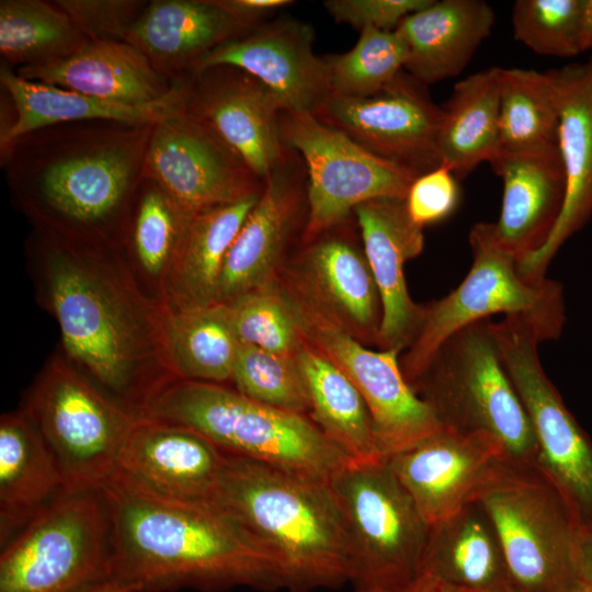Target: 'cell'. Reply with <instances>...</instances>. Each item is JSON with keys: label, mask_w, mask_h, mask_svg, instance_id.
I'll return each instance as SVG.
<instances>
[{"label": "cell", "mask_w": 592, "mask_h": 592, "mask_svg": "<svg viewBox=\"0 0 592 592\" xmlns=\"http://www.w3.org/2000/svg\"><path fill=\"white\" fill-rule=\"evenodd\" d=\"M153 125L57 124L0 147L1 168L46 235L107 244L124 235Z\"/></svg>", "instance_id": "6da1fadb"}, {"label": "cell", "mask_w": 592, "mask_h": 592, "mask_svg": "<svg viewBox=\"0 0 592 592\" xmlns=\"http://www.w3.org/2000/svg\"><path fill=\"white\" fill-rule=\"evenodd\" d=\"M100 489L115 577L135 592L283 590L271 557L215 503L164 499L115 471Z\"/></svg>", "instance_id": "7a4b0ae2"}, {"label": "cell", "mask_w": 592, "mask_h": 592, "mask_svg": "<svg viewBox=\"0 0 592 592\" xmlns=\"http://www.w3.org/2000/svg\"><path fill=\"white\" fill-rule=\"evenodd\" d=\"M225 453L212 502L271 557L287 592L352 579L345 524L328 481Z\"/></svg>", "instance_id": "3957f363"}, {"label": "cell", "mask_w": 592, "mask_h": 592, "mask_svg": "<svg viewBox=\"0 0 592 592\" xmlns=\"http://www.w3.org/2000/svg\"><path fill=\"white\" fill-rule=\"evenodd\" d=\"M44 241L49 297L65 349L139 415L156 389L140 373L146 346L136 310L96 269L90 244L49 235Z\"/></svg>", "instance_id": "277c9868"}, {"label": "cell", "mask_w": 592, "mask_h": 592, "mask_svg": "<svg viewBox=\"0 0 592 592\" xmlns=\"http://www.w3.org/2000/svg\"><path fill=\"white\" fill-rule=\"evenodd\" d=\"M140 415L189 428L226 453L323 481L350 462L309 417L221 384L170 380Z\"/></svg>", "instance_id": "5b68a950"}, {"label": "cell", "mask_w": 592, "mask_h": 592, "mask_svg": "<svg viewBox=\"0 0 592 592\" xmlns=\"http://www.w3.org/2000/svg\"><path fill=\"white\" fill-rule=\"evenodd\" d=\"M411 388L443 428L487 436L508 462L537 466L532 424L501 360L490 319L453 333Z\"/></svg>", "instance_id": "8992f818"}, {"label": "cell", "mask_w": 592, "mask_h": 592, "mask_svg": "<svg viewBox=\"0 0 592 592\" xmlns=\"http://www.w3.org/2000/svg\"><path fill=\"white\" fill-rule=\"evenodd\" d=\"M471 266L449 294L424 306L419 331L400 357L411 386L439 348L456 331L496 314L519 316L540 342L560 338L565 321L563 288L554 280L531 281L498 240L493 223H477L469 232Z\"/></svg>", "instance_id": "52a82bcc"}, {"label": "cell", "mask_w": 592, "mask_h": 592, "mask_svg": "<svg viewBox=\"0 0 592 592\" xmlns=\"http://www.w3.org/2000/svg\"><path fill=\"white\" fill-rule=\"evenodd\" d=\"M113 579L101 489L64 491L1 548L0 592H84Z\"/></svg>", "instance_id": "ba28073f"}, {"label": "cell", "mask_w": 592, "mask_h": 592, "mask_svg": "<svg viewBox=\"0 0 592 592\" xmlns=\"http://www.w3.org/2000/svg\"><path fill=\"white\" fill-rule=\"evenodd\" d=\"M474 502L496 531L517 592H554L578 577L573 563L578 524L537 466L500 460Z\"/></svg>", "instance_id": "9c48e42d"}, {"label": "cell", "mask_w": 592, "mask_h": 592, "mask_svg": "<svg viewBox=\"0 0 592 592\" xmlns=\"http://www.w3.org/2000/svg\"><path fill=\"white\" fill-rule=\"evenodd\" d=\"M328 483L345 524L354 588L401 592L420 573L430 525L387 459L349 462Z\"/></svg>", "instance_id": "30bf717a"}, {"label": "cell", "mask_w": 592, "mask_h": 592, "mask_svg": "<svg viewBox=\"0 0 592 592\" xmlns=\"http://www.w3.org/2000/svg\"><path fill=\"white\" fill-rule=\"evenodd\" d=\"M23 412L50 452L68 492L102 487L115 471L138 418L59 362L39 377Z\"/></svg>", "instance_id": "8fae6325"}, {"label": "cell", "mask_w": 592, "mask_h": 592, "mask_svg": "<svg viewBox=\"0 0 592 592\" xmlns=\"http://www.w3.org/2000/svg\"><path fill=\"white\" fill-rule=\"evenodd\" d=\"M503 365L528 415L537 467L556 487L578 526L592 527V442L546 375L537 334L525 319L492 321Z\"/></svg>", "instance_id": "7c38bea8"}, {"label": "cell", "mask_w": 592, "mask_h": 592, "mask_svg": "<svg viewBox=\"0 0 592 592\" xmlns=\"http://www.w3.org/2000/svg\"><path fill=\"white\" fill-rule=\"evenodd\" d=\"M284 145L303 159L307 172V243L345 221L358 205L380 197L406 198L412 171L363 148L310 113L281 111Z\"/></svg>", "instance_id": "4fadbf2b"}, {"label": "cell", "mask_w": 592, "mask_h": 592, "mask_svg": "<svg viewBox=\"0 0 592 592\" xmlns=\"http://www.w3.org/2000/svg\"><path fill=\"white\" fill-rule=\"evenodd\" d=\"M286 297L306 340L334 363L362 395L383 457L401 452L443 428L405 378L400 350H372L310 308Z\"/></svg>", "instance_id": "5bb4252c"}, {"label": "cell", "mask_w": 592, "mask_h": 592, "mask_svg": "<svg viewBox=\"0 0 592 592\" xmlns=\"http://www.w3.org/2000/svg\"><path fill=\"white\" fill-rule=\"evenodd\" d=\"M144 177L192 214L259 194L264 184L236 151L185 110L152 126Z\"/></svg>", "instance_id": "9a60e30c"}, {"label": "cell", "mask_w": 592, "mask_h": 592, "mask_svg": "<svg viewBox=\"0 0 592 592\" xmlns=\"http://www.w3.org/2000/svg\"><path fill=\"white\" fill-rule=\"evenodd\" d=\"M442 114L426 86L402 70L373 96L331 93L314 115L374 155L419 177L441 166L437 137Z\"/></svg>", "instance_id": "2e32d148"}, {"label": "cell", "mask_w": 592, "mask_h": 592, "mask_svg": "<svg viewBox=\"0 0 592 592\" xmlns=\"http://www.w3.org/2000/svg\"><path fill=\"white\" fill-rule=\"evenodd\" d=\"M339 225L304 243L284 263L277 283L286 295L363 344L378 342L382 301L363 248Z\"/></svg>", "instance_id": "e0dca14e"}, {"label": "cell", "mask_w": 592, "mask_h": 592, "mask_svg": "<svg viewBox=\"0 0 592 592\" xmlns=\"http://www.w3.org/2000/svg\"><path fill=\"white\" fill-rule=\"evenodd\" d=\"M307 172L301 157L287 148L264 180L225 258L216 303H228L276 281L286 251L307 220Z\"/></svg>", "instance_id": "ac0fdd59"}, {"label": "cell", "mask_w": 592, "mask_h": 592, "mask_svg": "<svg viewBox=\"0 0 592 592\" xmlns=\"http://www.w3.org/2000/svg\"><path fill=\"white\" fill-rule=\"evenodd\" d=\"M181 81L185 112L205 123L264 182L287 152L275 94L232 66L195 71Z\"/></svg>", "instance_id": "d6986e66"}, {"label": "cell", "mask_w": 592, "mask_h": 592, "mask_svg": "<svg viewBox=\"0 0 592 592\" xmlns=\"http://www.w3.org/2000/svg\"><path fill=\"white\" fill-rule=\"evenodd\" d=\"M314 42L315 31L307 22L265 21L207 53L193 72L237 67L265 84L283 111L314 115L331 94L327 66L314 53Z\"/></svg>", "instance_id": "ffe728a7"}, {"label": "cell", "mask_w": 592, "mask_h": 592, "mask_svg": "<svg viewBox=\"0 0 592 592\" xmlns=\"http://www.w3.org/2000/svg\"><path fill=\"white\" fill-rule=\"evenodd\" d=\"M386 459L424 521L433 525L474 502L505 456L487 436L442 428Z\"/></svg>", "instance_id": "44dd1931"}, {"label": "cell", "mask_w": 592, "mask_h": 592, "mask_svg": "<svg viewBox=\"0 0 592 592\" xmlns=\"http://www.w3.org/2000/svg\"><path fill=\"white\" fill-rule=\"evenodd\" d=\"M224 456V451L189 428L138 415L115 473L164 499L212 502Z\"/></svg>", "instance_id": "7402d4cb"}, {"label": "cell", "mask_w": 592, "mask_h": 592, "mask_svg": "<svg viewBox=\"0 0 592 592\" xmlns=\"http://www.w3.org/2000/svg\"><path fill=\"white\" fill-rule=\"evenodd\" d=\"M353 214L382 301L377 346L406 350L419 331L424 306L409 295L405 264L422 252L423 228L409 216L405 198L371 200Z\"/></svg>", "instance_id": "603a6c76"}, {"label": "cell", "mask_w": 592, "mask_h": 592, "mask_svg": "<svg viewBox=\"0 0 592 592\" xmlns=\"http://www.w3.org/2000/svg\"><path fill=\"white\" fill-rule=\"evenodd\" d=\"M559 92L558 147L566 174V195L559 219L547 242L517 262L528 280L546 278L562 244L592 216V59L555 70Z\"/></svg>", "instance_id": "cb8c5ba5"}, {"label": "cell", "mask_w": 592, "mask_h": 592, "mask_svg": "<svg viewBox=\"0 0 592 592\" xmlns=\"http://www.w3.org/2000/svg\"><path fill=\"white\" fill-rule=\"evenodd\" d=\"M489 163L503 182L500 216L493 223L496 235L520 262L547 242L559 219L566 195L559 147L499 150Z\"/></svg>", "instance_id": "d4e9b609"}, {"label": "cell", "mask_w": 592, "mask_h": 592, "mask_svg": "<svg viewBox=\"0 0 592 592\" xmlns=\"http://www.w3.org/2000/svg\"><path fill=\"white\" fill-rule=\"evenodd\" d=\"M0 84L10 105V117L2 121L0 147L34 130L64 123L116 121L156 125L184 110L181 81L168 96L147 104L107 101L56 86L31 81L1 66Z\"/></svg>", "instance_id": "484cf974"}, {"label": "cell", "mask_w": 592, "mask_h": 592, "mask_svg": "<svg viewBox=\"0 0 592 592\" xmlns=\"http://www.w3.org/2000/svg\"><path fill=\"white\" fill-rule=\"evenodd\" d=\"M250 29L217 0H153L125 42L139 48L167 78L180 81L207 53Z\"/></svg>", "instance_id": "4316f807"}, {"label": "cell", "mask_w": 592, "mask_h": 592, "mask_svg": "<svg viewBox=\"0 0 592 592\" xmlns=\"http://www.w3.org/2000/svg\"><path fill=\"white\" fill-rule=\"evenodd\" d=\"M20 77L124 104H147L174 91L162 75L125 41L90 42L73 55L44 66L15 68Z\"/></svg>", "instance_id": "83f0119b"}, {"label": "cell", "mask_w": 592, "mask_h": 592, "mask_svg": "<svg viewBox=\"0 0 592 592\" xmlns=\"http://www.w3.org/2000/svg\"><path fill=\"white\" fill-rule=\"evenodd\" d=\"M493 23L494 11L483 0H432L396 29L407 46L403 70L425 86L458 76Z\"/></svg>", "instance_id": "f1b7e54d"}, {"label": "cell", "mask_w": 592, "mask_h": 592, "mask_svg": "<svg viewBox=\"0 0 592 592\" xmlns=\"http://www.w3.org/2000/svg\"><path fill=\"white\" fill-rule=\"evenodd\" d=\"M65 490L38 431L22 412L0 421V542L7 545Z\"/></svg>", "instance_id": "f546056e"}, {"label": "cell", "mask_w": 592, "mask_h": 592, "mask_svg": "<svg viewBox=\"0 0 592 592\" xmlns=\"http://www.w3.org/2000/svg\"><path fill=\"white\" fill-rule=\"evenodd\" d=\"M421 572L468 592L511 584L496 531L476 502L430 525Z\"/></svg>", "instance_id": "4dcf8cb0"}, {"label": "cell", "mask_w": 592, "mask_h": 592, "mask_svg": "<svg viewBox=\"0 0 592 592\" xmlns=\"http://www.w3.org/2000/svg\"><path fill=\"white\" fill-rule=\"evenodd\" d=\"M295 358L308 394V417L321 432L350 462L385 458L368 408L350 378L306 338Z\"/></svg>", "instance_id": "1f68e13d"}, {"label": "cell", "mask_w": 592, "mask_h": 592, "mask_svg": "<svg viewBox=\"0 0 592 592\" xmlns=\"http://www.w3.org/2000/svg\"><path fill=\"white\" fill-rule=\"evenodd\" d=\"M501 67L458 81L444 106L437 137L441 166L457 180L499 152Z\"/></svg>", "instance_id": "d6a6232c"}, {"label": "cell", "mask_w": 592, "mask_h": 592, "mask_svg": "<svg viewBox=\"0 0 592 592\" xmlns=\"http://www.w3.org/2000/svg\"><path fill=\"white\" fill-rule=\"evenodd\" d=\"M260 194L192 217L169 270L173 308L216 303L225 258Z\"/></svg>", "instance_id": "836d02e7"}, {"label": "cell", "mask_w": 592, "mask_h": 592, "mask_svg": "<svg viewBox=\"0 0 592 592\" xmlns=\"http://www.w3.org/2000/svg\"><path fill=\"white\" fill-rule=\"evenodd\" d=\"M168 363L178 379L231 380L240 342L223 303L173 308L162 325Z\"/></svg>", "instance_id": "e575fe53"}, {"label": "cell", "mask_w": 592, "mask_h": 592, "mask_svg": "<svg viewBox=\"0 0 592 592\" xmlns=\"http://www.w3.org/2000/svg\"><path fill=\"white\" fill-rule=\"evenodd\" d=\"M559 115L555 70L502 68L500 150L520 152L558 145Z\"/></svg>", "instance_id": "d590c367"}, {"label": "cell", "mask_w": 592, "mask_h": 592, "mask_svg": "<svg viewBox=\"0 0 592 592\" xmlns=\"http://www.w3.org/2000/svg\"><path fill=\"white\" fill-rule=\"evenodd\" d=\"M88 43L55 1H0V53L7 65H49L73 55Z\"/></svg>", "instance_id": "8d00e7d4"}, {"label": "cell", "mask_w": 592, "mask_h": 592, "mask_svg": "<svg viewBox=\"0 0 592 592\" xmlns=\"http://www.w3.org/2000/svg\"><path fill=\"white\" fill-rule=\"evenodd\" d=\"M194 215L144 177L128 219L134 254L148 274L157 276L170 270Z\"/></svg>", "instance_id": "74e56055"}, {"label": "cell", "mask_w": 592, "mask_h": 592, "mask_svg": "<svg viewBox=\"0 0 592 592\" xmlns=\"http://www.w3.org/2000/svg\"><path fill=\"white\" fill-rule=\"evenodd\" d=\"M360 33L351 50L323 57L332 94L373 96L403 70L407 46L396 30L366 27Z\"/></svg>", "instance_id": "f35d334b"}, {"label": "cell", "mask_w": 592, "mask_h": 592, "mask_svg": "<svg viewBox=\"0 0 592 592\" xmlns=\"http://www.w3.org/2000/svg\"><path fill=\"white\" fill-rule=\"evenodd\" d=\"M225 305L241 344L295 356L305 341L297 316L277 280Z\"/></svg>", "instance_id": "ab89813d"}, {"label": "cell", "mask_w": 592, "mask_h": 592, "mask_svg": "<svg viewBox=\"0 0 592 592\" xmlns=\"http://www.w3.org/2000/svg\"><path fill=\"white\" fill-rule=\"evenodd\" d=\"M230 382L254 401L309 415L308 394L295 356L240 344Z\"/></svg>", "instance_id": "60d3db41"}, {"label": "cell", "mask_w": 592, "mask_h": 592, "mask_svg": "<svg viewBox=\"0 0 592 592\" xmlns=\"http://www.w3.org/2000/svg\"><path fill=\"white\" fill-rule=\"evenodd\" d=\"M583 0H517L512 9L514 38L537 54L570 58L580 50Z\"/></svg>", "instance_id": "b9f144b4"}, {"label": "cell", "mask_w": 592, "mask_h": 592, "mask_svg": "<svg viewBox=\"0 0 592 592\" xmlns=\"http://www.w3.org/2000/svg\"><path fill=\"white\" fill-rule=\"evenodd\" d=\"M90 42L125 41L144 11L140 0H56Z\"/></svg>", "instance_id": "7bdbcfd3"}, {"label": "cell", "mask_w": 592, "mask_h": 592, "mask_svg": "<svg viewBox=\"0 0 592 592\" xmlns=\"http://www.w3.org/2000/svg\"><path fill=\"white\" fill-rule=\"evenodd\" d=\"M460 197L457 179L443 166L415 178L406 195L411 219L424 228L447 218Z\"/></svg>", "instance_id": "ee69618b"}, {"label": "cell", "mask_w": 592, "mask_h": 592, "mask_svg": "<svg viewBox=\"0 0 592 592\" xmlns=\"http://www.w3.org/2000/svg\"><path fill=\"white\" fill-rule=\"evenodd\" d=\"M432 0H327L323 5L338 23L360 32L366 27L394 31L409 14L429 5Z\"/></svg>", "instance_id": "f6af8a7d"}, {"label": "cell", "mask_w": 592, "mask_h": 592, "mask_svg": "<svg viewBox=\"0 0 592 592\" xmlns=\"http://www.w3.org/2000/svg\"><path fill=\"white\" fill-rule=\"evenodd\" d=\"M230 15L249 27H253L277 10L291 5V0H217Z\"/></svg>", "instance_id": "bcb514c9"}, {"label": "cell", "mask_w": 592, "mask_h": 592, "mask_svg": "<svg viewBox=\"0 0 592 592\" xmlns=\"http://www.w3.org/2000/svg\"><path fill=\"white\" fill-rule=\"evenodd\" d=\"M577 576L592 582V527L578 526L573 544Z\"/></svg>", "instance_id": "7dc6e473"}, {"label": "cell", "mask_w": 592, "mask_h": 592, "mask_svg": "<svg viewBox=\"0 0 592 592\" xmlns=\"http://www.w3.org/2000/svg\"><path fill=\"white\" fill-rule=\"evenodd\" d=\"M401 592H468L434 576L419 573Z\"/></svg>", "instance_id": "c3c4849f"}, {"label": "cell", "mask_w": 592, "mask_h": 592, "mask_svg": "<svg viewBox=\"0 0 592 592\" xmlns=\"http://www.w3.org/2000/svg\"><path fill=\"white\" fill-rule=\"evenodd\" d=\"M580 50L592 48V0H583L580 18Z\"/></svg>", "instance_id": "681fc988"}, {"label": "cell", "mask_w": 592, "mask_h": 592, "mask_svg": "<svg viewBox=\"0 0 592 592\" xmlns=\"http://www.w3.org/2000/svg\"><path fill=\"white\" fill-rule=\"evenodd\" d=\"M84 592H135V590L125 582L113 579L98 584Z\"/></svg>", "instance_id": "f907efd6"}, {"label": "cell", "mask_w": 592, "mask_h": 592, "mask_svg": "<svg viewBox=\"0 0 592 592\" xmlns=\"http://www.w3.org/2000/svg\"><path fill=\"white\" fill-rule=\"evenodd\" d=\"M554 592H592V582L576 577Z\"/></svg>", "instance_id": "816d5d0a"}, {"label": "cell", "mask_w": 592, "mask_h": 592, "mask_svg": "<svg viewBox=\"0 0 592 592\" xmlns=\"http://www.w3.org/2000/svg\"><path fill=\"white\" fill-rule=\"evenodd\" d=\"M479 592H517L511 584L498 587L496 589L479 591Z\"/></svg>", "instance_id": "f5cc1de1"}, {"label": "cell", "mask_w": 592, "mask_h": 592, "mask_svg": "<svg viewBox=\"0 0 592 592\" xmlns=\"http://www.w3.org/2000/svg\"><path fill=\"white\" fill-rule=\"evenodd\" d=\"M354 592H392L383 589H355Z\"/></svg>", "instance_id": "db71d44e"}]
</instances>
